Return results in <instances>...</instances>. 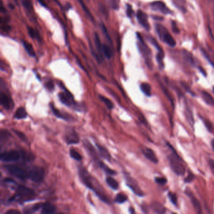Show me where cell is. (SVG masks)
I'll return each instance as SVG.
<instances>
[{"mask_svg": "<svg viewBox=\"0 0 214 214\" xmlns=\"http://www.w3.org/2000/svg\"><path fill=\"white\" fill-rule=\"evenodd\" d=\"M79 173L82 182L86 186H88L89 189L92 190L94 192L96 195L103 202L107 204H109L108 198L107 197L105 194L102 186L100 185L96 178H94L83 167H80L79 168Z\"/></svg>", "mask_w": 214, "mask_h": 214, "instance_id": "obj_1", "label": "cell"}, {"mask_svg": "<svg viewBox=\"0 0 214 214\" xmlns=\"http://www.w3.org/2000/svg\"><path fill=\"white\" fill-rule=\"evenodd\" d=\"M167 145L170 147L171 150V153L169 154V155L168 156V162L171 170L177 175H183L185 173L186 168L183 159L180 157L176 151L173 148V147L170 144V143H167Z\"/></svg>", "mask_w": 214, "mask_h": 214, "instance_id": "obj_2", "label": "cell"}, {"mask_svg": "<svg viewBox=\"0 0 214 214\" xmlns=\"http://www.w3.org/2000/svg\"><path fill=\"white\" fill-rule=\"evenodd\" d=\"M35 197V193L32 189L25 186H18L16 189L15 195L10 198V202H17L23 203L30 201Z\"/></svg>", "mask_w": 214, "mask_h": 214, "instance_id": "obj_3", "label": "cell"}, {"mask_svg": "<svg viewBox=\"0 0 214 214\" xmlns=\"http://www.w3.org/2000/svg\"><path fill=\"white\" fill-rule=\"evenodd\" d=\"M155 27L158 36L163 42L172 47L176 45L175 40L172 37L170 33L164 26L160 24H156Z\"/></svg>", "mask_w": 214, "mask_h": 214, "instance_id": "obj_4", "label": "cell"}, {"mask_svg": "<svg viewBox=\"0 0 214 214\" xmlns=\"http://www.w3.org/2000/svg\"><path fill=\"white\" fill-rule=\"evenodd\" d=\"M6 170L11 175L20 179L22 180H25L28 178V170L23 168L22 167L16 165H8L5 166Z\"/></svg>", "mask_w": 214, "mask_h": 214, "instance_id": "obj_5", "label": "cell"}, {"mask_svg": "<svg viewBox=\"0 0 214 214\" xmlns=\"http://www.w3.org/2000/svg\"><path fill=\"white\" fill-rule=\"evenodd\" d=\"M138 38L139 39V43H138V48L142 53V55L145 60V62L148 66V67L150 69L153 68V63H152V58H151V52L150 48L147 46L145 43L143 42L142 38L139 33H137Z\"/></svg>", "mask_w": 214, "mask_h": 214, "instance_id": "obj_6", "label": "cell"}, {"mask_svg": "<svg viewBox=\"0 0 214 214\" xmlns=\"http://www.w3.org/2000/svg\"><path fill=\"white\" fill-rule=\"evenodd\" d=\"M23 156L26 158L25 153H22L16 150H10L2 153L0 156V159L2 162L9 163L16 162Z\"/></svg>", "mask_w": 214, "mask_h": 214, "instance_id": "obj_7", "label": "cell"}, {"mask_svg": "<svg viewBox=\"0 0 214 214\" xmlns=\"http://www.w3.org/2000/svg\"><path fill=\"white\" fill-rule=\"evenodd\" d=\"M45 170L39 166H33L28 170V178L31 181L40 183L45 177Z\"/></svg>", "mask_w": 214, "mask_h": 214, "instance_id": "obj_8", "label": "cell"}, {"mask_svg": "<svg viewBox=\"0 0 214 214\" xmlns=\"http://www.w3.org/2000/svg\"><path fill=\"white\" fill-rule=\"evenodd\" d=\"M126 181L127 185H128L129 188L135 193L136 195L139 197L144 196V192L140 189V187L138 185L136 180H135L129 176H126Z\"/></svg>", "mask_w": 214, "mask_h": 214, "instance_id": "obj_9", "label": "cell"}, {"mask_svg": "<svg viewBox=\"0 0 214 214\" xmlns=\"http://www.w3.org/2000/svg\"><path fill=\"white\" fill-rule=\"evenodd\" d=\"M59 98L61 101L65 105L69 107H72V106H75L76 107V103L74 100H73V96L70 92H69L67 91H66L65 89L64 92H61L59 94Z\"/></svg>", "mask_w": 214, "mask_h": 214, "instance_id": "obj_10", "label": "cell"}, {"mask_svg": "<svg viewBox=\"0 0 214 214\" xmlns=\"http://www.w3.org/2000/svg\"><path fill=\"white\" fill-rule=\"evenodd\" d=\"M185 192L186 193V195L190 198V201H191V202H192V205H193V206L194 207V209H195V211L198 213H202L201 205H200L199 201L197 200L196 197L194 195V194L193 193V192L190 190V189H188V188H187L185 190Z\"/></svg>", "mask_w": 214, "mask_h": 214, "instance_id": "obj_11", "label": "cell"}, {"mask_svg": "<svg viewBox=\"0 0 214 214\" xmlns=\"http://www.w3.org/2000/svg\"><path fill=\"white\" fill-rule=\"evenodd\" d=\"M136 17L138 20L144 28L146 30H149L150 29V26L148 20V16L145 13L141 10H138L136 13Z\"/></svg>", "mask_w": 214, "mask_h": 214, "instance_id": "obj_12", "label": "cell"}, {"mask_svg": "<svg viewBox=\"0 0 214 214\" xmlns=\"http://www.w3.org/2000/svg\"><path fill=\"white\" fill-rule=\"evenodd\" d=\"M65 141L69 144L79 143V137L76 131H75L73 129H69L66 132Z\"/></svg>", "mask_w": 214, "mask_h": 214, "instance_id": "obj_13", "label": "cell"}, {"mask_svg": "<svg viewBox=\"0 0 214 214\" xmlns=\"http://www.w3.org/2000/svg\"><path fill=\"white\" fill-rule=\"evenodd\" d=\"M151 7L153 10L159 11L164 14H168L170 13V10L166 7V4L161 1H155L151 4Z\"/></svg>", "mask_w": 214, "mask_h": 214, "instance_id": "obj_14", "label": "cell"}, {"mask_svg": "<svg viewBox=\"0 0 214 214\" xmlns=\"http://www.w3.org/2000/svg\"><path fill=\"white\" fill-rule=\"evenodd\" d=\"M84 146H85V148L88 150V151L89 152L90 156H91V158L94 160V161L97 163V164L99 163V162H101L99 159L98 156L97 155L96 151L95 150L94 148L92 146V145L88 141H87V140H84Z\"/></svg>", "mask_w": 214, "mask_h": 214, "instance_id": "obj_15", "label": "cell"}, {"mask_svg": "<svg viewBox=\"0 0 214 214\" xmlns=\"http://www.w3.org/2000/svg\"><path fill=\"white\" fill-rule=\"evenodd\" d=\"M143 153L144 156L151 162L155 164H157L158 163V159L156 155H155V152H154L151 149L146 148V149L143 150Z\"/></svg>", "mask_w": 214, "mask_h": 214, "instance_id": "obj_16", "label": "cell"}, {"mask_svg": "<svg viewBox=\"0 0 214 214\" xmlns=\"http://www.w3.org/2000/svg\"><path fill=\"white\" fill-rule=\"evenodd\" d=\"M0 102L4 108L6 109H10L13 105V103L11 99L4 93L1 92L0 96Z\"/></svg>", "mask_w": 214, "mask_h": 214, "instance_id": "obj_17", "label": "cell"}, {"mask_svg": "<svg viewBox=\"0 0 214 214\" xmlns=\"http://www.w3.org/2000/svg\"><path fill=\"white\" fill-rule=\"evenodd\" d=\"M55 212V207L50 203L46 202L42 205V213L44 214H50Z\"/></svg>", "mask_w": 214, "mask_h": 214, "instance_id": "obj_18", "label": "cell"}, {"mask_svg": "<svg viewBox=\"0 0 214 214\" xmlns=\"http://www.w3.org/2000/svg\"><path fill=\"white\" fill-rule=\"evenodd\" d=\"M96 146L98 149V151L99 152V154H100V155H101V156L106 159H108V160H109V161H110L111 157V155H110L109 151L107 150V149L105 148L104 147H103V146L98 144H96Z\"/></svg>", "mask_w": 214, "mask_h": 214, "instance_id": "obj_19", "label": "cell"}, {"mask_svg": "<svg viewBox=\"0 0 214 214\" xmlns=\"http://www.w3.org/2000/svg\"><path fill=\"white\" fill-rule=\"evenodd\" d=\"M151 208L153 210L157 213H165L166 212L165 207L158 202H155L151 204Z\"/></svg>", "mask_w": 214, "mask_h": 214, "instance_id": "obj_20", "label": "cell"}, {"mask_svg": "<svg viewBox=\"0 0 214 214\" xmlns=\"http://www.w3.org/2000/svg\"><path fill=\"white\" fill-rule=\"evenodd\" d=\"M202 96L204 101L207 104L214 107V99L209 93L204 91L202 92Z\"/></svg>", "mask_w": 214, "mask_h": 214, "instance_id": "obj_21", "label": "cell"}, {"mask_svg": "<svg viewBox=\"0 0 214 214\" xmlns=\"http://www.w3.org/2000/svg\"><path fill=\"white\" fill-rule=\"evenodd\" d=\"M26 116H27V112H26L25 109L23 107H20L16 111L14 117L17 119H22L26 118Z\"/></svg>", "mask_w": 214, "mask_h": 214, "instance_id": "obj_22", "label": "cell"}, {"mask_svg": "<svg viewBox=\"0 0 214 214\" xmlns=\"http://www.w3.org/2000/svg\"><path fill=\"white\" fill-rule=\"evenodd\" d=\"M94 42H95V45L96 46V49L97 50L98 53L99 54L100 57L103 58V45L100 40V38L99 37V35H97V33H95L94 34Z\"/></svg>", "mask_w": 214, "mask_h": 214, "instance_id": "obj_23", "label": "cell"}, {"mask_svg": "<svg viewBox=\"0 0 214 214\" xmlns=\"http://www.w3.org/2000/svg\"><path fill=\"white\" fill-rule=\"evenodd\" d=\"M23 46H24L25 50L26 51V52H27V53L30 57H35V51H34V50H33V46L30 43H28L26 41H23Z\"/></svg>", "mask_w": 214, "mask_h": 214, "instance_id": "obj_24", "label": "cell"}, {"mask_svg": "<svg viewBox=\"0 0 214 214\" xmlns=\"http://www.w3.org/2000/svg\"><path fill=\"white\" fill-rule=\"evenodd\" d=\"M141 91L147 96H151V88L149 84L148 83H142L140 85Z\"/></svg>", "mask_w": 214, "mask_h": 214, "instance_id": "obj_25", "label": "cell"}, {"mask_svg": "<svg viewBox=\"0 0 214 214\" xmlns=\"http://www.w3.org/2000/svg\"><path fill=\"white\" fill-rule=\"evenodd\" d=\"M106 183H108V185L111 187L112 189L114 190H117L118 187H119L118 183L117 182L116 180L114 179L113 178H112L111 177H107L106 178Z\"/></svg>", "mask_w": 214, "mask_h": 214, "instance_id": "obj_26", "label": "cell"}, {"mask_svg": "<svg viewBox=\"0 0 214 214\" xmlns=\"http://www.w3.org/2000/svg\"><path fill=\"white\" fill-rule=\"evenodd\" d=\"M50 108L52 109V112H53V114H54V115L58 117V118H61V119H65V120H67V117L65 116H64L63 114V113H62L61 111H58L57 108H55L54 106H53V105L52 104H50Z\"/></svg>", "mask_w": 214, "mask_h": 214, "instance_id": "obj_27", "label": "cell"}, {"mask_svg": "<svg viewBox=\"0 0 214 214\" xmlns=\"http://www.w3.org/2000/svg\"><path fill=\"white\" fill-rule=\"evenodd\" d=\"M128 197L123 193H118L115 198V202L117 204H123L127 201Z\"/></svg>", "mask_w": 214, "mask_h": 214, "instance_id": "obj_28", "label": "cell"}, {"mask_svg": "<svg viewBox=\"0 0 214 214\" xmlns=\"http://www.w3.org/2000/svg\"><path fill=\"white\" fill-rule=\"evenodd\" d=\"M99 97L100 100H101V101H103L105 104L107 108H108L109 109H112L113 108L114 105L111 100H109V99H108L104 96H99Z\"/></svg>", "mask_w": 214, "mask_h": 214, "instance_id": "obj_29", "label": "cell"}, {"mask_svg": "<svg viewBox=\"0 0 214 214\" xmlns=\"http://www.w3.org/2000/svg\"><path fill=\"white\" fill-rule=\"evenodd\" d=\"M103 53H104V56L108 58H110L112 56V52L110 49V48L107 45H103Z\"/></svg>", "mask_w": 214, "mask_h": 214, "instance_id": "obj_30", "label": "cell"}, {"mask_svg": "<svg viewBox=\"0 0 214 214\" xmlns=\"http://www.w3.org/2000/svg\"><path fill=\"white\" fill-rule=\"evenodd\" d=\"M70 156L76 160H77V161H81L82 159V156L80 155V154L75 150L72 149L70 150Z\"/></svg>", "mask_w": 214, "mask_h": 214, "instance_id": "obj_31", "label": "cell"}, {"mask_svg": "<svg viewBox=\"0 0 214 214\" xmlns=\"http://www.w3.org/2000/svg\"><path fill=\"white\" fill-rule=\"evenodd\" d=\"M183 56L187 62H189L192 65L194 64V60L192 57V55L190 53L186 52V51H184L183 52Z\"/></svg>", "mask_w": 214, "mask_h": 214, "instance_id": "obj_32", "label": "cell"}, {"mask_svg": "<svg viewBox=\"0 0 214 214\" xmlns=\"http://www.w3.org/2000/svg\"><path fill=\"white\" fill-rule=\"evenodd\" d=\"M168 197H169L170 201L173 204V205H174L175 206H177L178 201H177V197L176 195V194L170 192L168 193Z\"/></svg>", "mask_w": 214, "mask_h": 214, "instance_id": "obj_33", "label": "cell"}, {"mask_svg": "<svg viewBox=\"0 0 214 214\" xmlns=\"http://www.w3.org/2000/svg\"><path fill=\"white\" fill-rule=\"evenodd\" d=\"M78 1H79V2L80 3V4H81V6H82V8H83V10H84V11L85 12V13H86V14L87 15H88V16L89 17V18L90 19H91V20L92 21V22H94V18L92 17V15L91 14V13L89 11V10H88V8H87V7H86V6H85V4H84V3H83V1H82V0H78Z\"/></svg>", "mask_w": 214, "mask_h": 214, "instance_id": "obj_34", "label": "cell"}, {"mask_svg": "<svg viewBox=\"0 0 214 214\" xmlns=\"http://www.w3.org/2000/svg\"><path fill=\"white\" fill-rule=\"evenodd\" d=\"M28 32L30 37L32 38H37L38 37L37 33L34 29H33L31 27H30V26H28Z\"/></svg>", "mask_w": 214, "mask_h": 214, "instance_id": "obj_35", "label": "cell"}, {"mask_svg": "<svg viewBox=\"0 0 214 214\" xmlns=\"http://www.w3.org/2000/svg\"><path fill=\"white\" fill-rule=\"evenodd\" d=\"M155 182L159 184V185H165L166 183H167V180L166 178L165 177H156L155 178Z\"/></svg>", "mask_w": 214, "mask_h": 214, "instance_id": "obj_36", "label": "cell"}, {"mask_svg": "<svg viewBox=\"0 0 214 214\" xmlns=\"http://www.w3.org/2000/svg\"><path fill=\"white\" fill-rule=\"evenodd\" d=\"M22 3L24 6V7L28 11H30V10L32 9V6L29 0H22Z\"/></svg>", "mask_w": 214, "mask_h": 214, "instance_id": "obj_37", "label": "cell"}, {"mask_svg": "<svg viewBox=\"0 0 214 214\" xmlns=\"http://www.w3.org/2000/svg\"><path fill=\"white\" fill-rule=\"evenodd\" d=\"M42 205L41 204H37L36 205H35L34 206H33L30 209L29 211L27 212V213H32V212H37V210H38L42 208Z\"/></svg>", "mask_w": 214, "mask_h": 214, "instance_id": "obj_38", "label": "cell"}, {"mask_svg": "<svg viewBox=\"0 0 214 214\" xmlns=\"http://www.w3.org/2000/svg\"><path fill=\"white\" fill-rule=\"evenodd\" d=\"M13 131H14V132L16 134V135L22 140H23V141H26V137L23 132H22L21 131H17V130H13Z\"/></svg>", "mask_w": 214, "mask_h": 214, "instance_id": "obj_39", "label": "cell"}, {"mask_svg": "<svg viewBox=\"0 0 214 214\" xmlns=\"http://www.w3.org/2000/svg\"><path fill=\"white\" fill-rule=\"evenodd\" d=\"M107 1H108L109 4L111 6L113 9H114V10L118 9V4H117V2L116 1V0H107Z\"/></svg>", "mask_w": 214, "mask_h": 214, "instance_id": "obj_40", "label": "cell"}, {"mask_svg": "<svg viewBox=\"0 0 214 214\" xmlns=\"http://www.w3.org/2000/svg\"><path fill=\"white\" fill-rule=\"evenodd\" d=\"M204 121L205 125V126L207 127V129H208L210 132H212L213 126H212V125L211 124V123H210L209 121H207V120H205V119H204Z\"/></svg>", "mask_w": 214, "mask_h": 214, "instance_id": "obj_41", "label": "cell"}, {"mask_svg": "<svg viewBox=\"0 0 214 214\" xmlns=\"http://www.w3.org/2000/svg\"><path fill=\"white\" fill-rule=\"evenodd\" d=\"M193 180H194V175H193L192 173H190V174H189L188 176H187L185 178V182L190 183V182H192Z\"/></svg>", "mask_w": 214, "mask_h": 214, "instance_id": "obj_42", "label": "cell"}, {"mask_svg": "<svg viewBox=\"0 0 214 214\" xmlns=\"http://www.w3.org/2000/svg\"><path fill=\"white\" fill-rule=\"evenodd\" d=\"M101 27H102V30H103V32H104V33L105 36L106 37V38H107L108 39L109 42H111V38L109 37V35H108V31H107V29H106V28L105 25H104V24H103V23H102V25H101Z\"/></svg>", "mask_w": 214, "mask_h": 214, "instance_id": "obj_43", "label": "cell"}, {"mask_svg": "<svg viewBox=\"0 0 214 214\" xmlns=\"http://www.w3.org/2000/svg\"><path fill=\"white\" fill-rule=\"evenodd\" d=\"M132 10L131 8V6L129 4L127 5V9H126V14L129 17H131L132 15Z\"/></svg>", "mask_w": 214, "mask_h": 214, "instance_id": "obj_44", "label": "cell"}, {"mask_svg": "<svg viewBox=\"0 0 214 214\" xmlns=\"http://www.w3.org/2000/svg\"><path fill=\"white\" fill-rule=\"evenodd\" d=\"M209 166L210 168V170L212 173V174L214 176V160L210 159L209 160Z\"/></svg>", "mask_w": 214, "mask_h": 214, "instance_id": "obj_45", "label": "cell"}, {"mask_svg": "<svg viewBox=\"0 0 214 214\" xmlns=\"http://www.w3.org/2000/svg\"><path fill=\"white\" fill-rule=\"evenodd\" d=\"M45 86L46 88H47L49 90H53V88H54V84H53L52 81H49L45 84Z\"/></svg>", "mask_w": 214, "mask_h": 214, "instance_id": "obj_46", "label": "cell"}, {"mask_svg": "<svg viewBox=\"0 0 214 214\" xmlns=\"http://www.w3.org/2000/svg\"><path fill=\"white\" fill-rule=\"evenodd\" d=\"M172 30L175 33H179V29L177 26V24L175 22H172Z\"/></svg>", "mask_w": 214, "mask_h": 214, "instance_id": "obj_47", "label": "cell"}, {"mask_svg": "<svg viewBox=\"0 0 214 214\" xmlns=\"http://www.w3.org/2000/svg\"><path fill=\"white\" fill-rule=\"evenodd\" d=\"M20 212L17 210H14V209H11L10 210L6 212L4 214H20Z\"/></svg>", "mask_w": 214, "mask_h": 214, "instance_id": "obj_48", "label": "cell"}, {"mask_svg": "<svg viewBox=\"0 0 214 214\" xmlns=\"http://www.w3.org/2000/svg\"><path fill=\"white\" fill-rule=\"evenodd\" d=\"M4 181L6 183H8V184H14V185L16 184V183H15V182L14 181V180L11 179V178H5Z\"/></svg>", "mask_w": 214, "mask_h": 214, "instance_id": "obj_49", "label": "cell"}, {"mask_svg": "<svg viewBox=\"0 0 214 214\" xmlns=\"http://www.w3.org/2000/svg\"><path fill=\"white\" fill-rule=\"evenodd\" d=\"M38 1L39 2V3H40L41 5H42L43 6H45L46 7V4L42 1V0H38Z\"/></svg>", "mask_w": 214, "mask_h": 214, "instance_id": "obj_50", "label": "cell"}, {"mask_svg": "<svg viewBox=\"0 0 214 214\" xmlns=\"http://www.w3.org/2000/svg\"><path fill=\"white\" fill-rule=\"evenodd\" d=\"M199 70H200V72H201L202 73H203V74L205 76H206V72H205V70L202 69V68H201V67H199Z\"/></svg>", "mask_w": 214, "mask_h": 214, "instance_id": "obj_51", "label": "cell"}, {"mask_svg": "<svg viewBox=\"0 0 214 214\" xmlns=\"http://www.w3.org/2000/svg\"><path fill=\"white\" fill-rule=\"evenodd\" d=\"M211 146H212V148L214 151V139L212 140V141H211Z\"/></svg>", "mask_w": 214, "mask_h": 214, "instance_id": "obj_52", "label": "cell"}]
</instances>
